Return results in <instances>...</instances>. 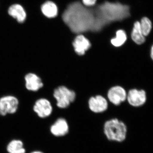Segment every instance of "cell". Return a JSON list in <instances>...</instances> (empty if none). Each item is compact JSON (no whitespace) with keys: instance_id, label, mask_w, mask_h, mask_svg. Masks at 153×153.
Wrapping results in <instances>:
<instances>
[{"instance_id":"1","label":"cell","mask_w":153,"mask_h":153,"mask_svg":"<svg viewBox=\"0 0 153 153\" xmlns=\"http://www.w3.org/2000/svg\"><path fill=\"white\" fill-rule=\"evenodd\" d=\"M63 19L74 33H80L88 30L99 31L103 27L97 15L95 16L92 11L78 2L68 6L63 13Z\"/></svg>"},{"instance_id":"2","label":"cell","mask_w":153,"mask_h":153,"mask_svg":"<svg viewBox=\"0 0 153 153\" xmlns=\"http://www.w3.org/2000/svg\"><path fill=\"white\" fill-rule=\"evenodd\" d=\"M128 6L118 3L106 2L98 7L97 15L102 25L110 22L121 21L129 16Z\"/></svg>"},{"instance_id":"3","label":"cell","mask_w":153,"mask_h":153,"mask_svg":"<svg viewBox=\"0 0 153 153\" xmlns=\"http://www.w3.org/2000/svg\"><path fill=\"white\" fill-rule=\"evenodd\" d=\"M104 133L109 140L122 142L126 137L127 128L125 124L117 119H113L105 123Z\"/></svg>"},{"instance_id":"4","label":"cell","mask_w":153,"mask_h":153,"mask_svg":"<svg viewBox=\"0 0 153 153\" xmlns=\"http://www.w3.org/2000/svg\"><path fill=\"white\" fill-rule=\"evenodd\" d=\"M54 97L57 100V105L60 108H66L74 101L75 92L64 86H60L54 91Z\"/></svg>"},{"instance_id":"5","label":"cell","mask_w":153,"mask_h":153,"mask_svg":"<svg viewBox=\"0 0 153 153\" xmlns=\"http://www.w3.org/2000/svg\"><path fill=\"white\" fill-rule=\"evenodd\" d=\"M19 101L13 96L8 95L0 98V115L13 114L16 112Z\"/></svg>"},{"instance_id":"6","label":"cell","mask_w":153,"mask_h":153,"mask_svg":"<svg viewBox=\"0 0 153 153\" xmlns=\"http://www.w3.org/2000/svg\"><path fill=\"white\" fill-rule=\"evenodd\" d=\"M147 94L143 89L136 88L131 89L127 95V99L130 105L135 107L142 106L147 101Z\"/></svg>"},{"instance_id":"7","label":"cell","mask_w":153,"mask_h":153,"mask_svg":"<svg viewBox=\"0 0 153 153\" xmlns=\"http://www.w3.org/2000/svg\"><path fill=\"white\" fill-rule=\"evenodd\" d=\"M33 110L39 117L46 118L52 114V107L48 100L41 98L35 102Z\"/></svg>"},{"instance_id":"8","label":"cell","mask_w":153,"mask_h":153,"mask_svg":"<svg viewBox=\"0 0 153 153\" xmlns=\"http://www.w3.org/2000/svg\"><path fill=\"white\" fill-rule=\"evenodd\" d=\"M108 97L110 101L116 105H119L125 101L127 94L123 88L120 86H114L108 91Z\"/></svg>"},{"instance_id":"9","label":"cell","mask_w":153,"mask_h":153,"mask_svg":"<svg viewBox=\"0 0 153 153\" xmlns=\"http://www.w3.org/2000/svg\"><path fill=\"white\" fill-rule=\"evenodd\" d=\"M89 107L94 113L104 112L108 108V102L101 95L91 97L88 101Z\"/></svg>"},{"instance_id":"10","label":"cell","mask_w":153,"mask_h":153,"mask_svg":"<svg viewBox=\"0 0 153 153\" xmlns=\"http://www.w3.org/2000/svg\"><path fill=\"white\" fill-rule=\"evenodd\" d=\"M74 51L77 55H84L85 52L91 47L89 40L82 35H78L73 42Z\"/></svg>"},{"instance_id":"11","label":"cell","mask_w":153,"mask_h":153,"mask_svg":"<svg viewBox=\"0 0 153 153\" xmlns=\"http://www.w3.org/2000/svg\"><path fill=\"white\" fill-rule=\"evenodd\" d=\"M25 78L26 88L30 91H38L44 86L41 78L34 73H28Z\"/></svg>"},{"instance_id":"12","label":"cell","mask_w":153,"mask_h":153,"mask_svg":"<svg viewBox=\"0 0 153 153\" xmlns=\"http://www.w3.org/2000/svg\"><path fill=\"white\" fill-rule=\"evenodd\" d=\"M69 126L68 123L65 119H58L55 123L51 126V133L56 137H63L68 133Z\"/></svg>"},{"instance_id":"13","label":"cell","mask_w":153,"mask_h":153,"mask_svg":"<svg viewBox=\"0 0 153 153\" xmlns=\"http://www.w3.org/2000/svg\"><path fill=\"white\" fill-rule=\"evenodd\" d=\"M8 13L20 23L24 22L27 18V14L25 9L19 4L11 6L8 10Z\"/></svg>"},{"instance_id":"14","label":"cell","mask_w":153,"mask_h":153,"mask_svg":"<svg viewBox=\"0 0 153 153\" xmlns=\"http://www.w3.org/2000/svg\"><path fill=\"white\" fill-rule=\"evenodd\" d=\"M41 11L45 16L48 18H53L57 16L58 8L53 2L47 1L41 6Z\"/></svg>"},{"instance_id":"15","label":"cell","mask_w":153,"mask_h":153,"mask_svg":"<svg viewBox=\"0 0 153 153\" xmlns=\"http://www.w3.org/2000/svg\"><path fill=\"white\" fill-rule=\"evenodd\" d=\"M131 38L133 41L138 45H141L146 41V37L144 36L141 29L140 22H136L134 24Z\"/></svg>"},{"instance_id":"16","label":"cell","mask_w":153,"mask_h":153,"mask_svg":"<svg viewBox=\"0 0 153 153\" xmlns=\"http://www.w3.org/2000/svg\"><path fill=\"white\" fill-rule=\"evenodd\" d=\"M126 33L123 30H120L117 31L116 37L111 41V44L115 47H120L125 44L127 40Z\"/></svg>"},{"instance_id":"17","label":"cell","mask_w":153,"mask_h":153,"mask_svg":"<svg viewBox=\"0 0 153 153\" xmlns=\"http://www.w3.org/2000/svg\"><path fill=\"white\" fill-rule=\"evenodd\" d=\"M140 23L141 29L144 36H147L150 33L152 29V23L147 17H144L141 20Z\"/></svg>"},{"instance_id":"18","label":"cell","mask_w":153,"mask_h":153,"mask_svg":"<svg viewBox=\"0 0 153 153\" xmlns=\"http://www.w3.org/2000/svg\"><path fill=\"white\" fill-rule=\"evenodd\" d=\"M22 148H23V143L21 140H14L8 145L7 150L9 153H11Z\"/></svg>"},{"instance_id":"19","label":"cell","mask_w":153,"mask_h":153,"mask_svg":"<svg viewBox=\"0 0 153 153\" xmlns=\"http://www.w3.org/2000/svg\"><path fill=\"white\" fill-rule=\"evenodd\" d=\"M97 0H82L83 4L87 7H91L95 4Z\"/></svg>"},{"instance_id":"20","label":"cell","mask_w":153,"mask_h":153,"mask_svg":"<svg viewBox=\"0 0 153 153\" xmlns=\"http://www.w3.org/2000/svg\"><path fill=\"white\" fill-rule=\"evenodd\" d=\"M11 153H25V150L24 148H22Z\"/></svg>"},{"instance_id":"21","label":"cell","mask_w":153,"mask_h":153,"mask_svg":"<svg viewBox=\"0 0 153 153\" xmlns=\"http://www.w3.org/2000/svg\"><path fill=\"white\" fill-rule=\"evenodd\" d=\"M150 57L151 59L153 61V44L152 47H151L150 50Z\"/></svg>"},{"instance_id":"22","label":"cell","mask_w":153,"mask_h":153,"mask_svg":"<svg viewBox=\"0 0 153 153\" xmlns=\"http://www.w3.org/2000/svg\"><path fill=\"white\" fill-rule=\"evenodd\" d=\"M31 153H43L42 152H39V151H36V152H34Z\"/></svg>"}]
</instances>
